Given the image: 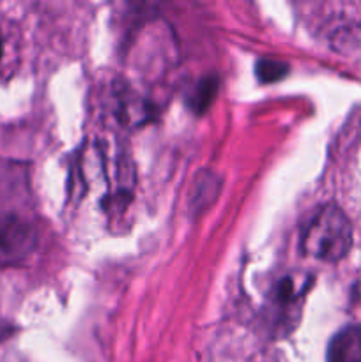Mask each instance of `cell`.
Masks as SVG:
<instances>
[{
	"instance_id": "obj_3",
	"label": "cell",
	"mask_w": 361,
	"mask_h": 362,
	"mask_svg": "<svg viewBox=\"0 0 361 362\" xmlns=\"http://www.w3.org/2000/svg\"><path fill=\"white\" fill-rule=\"evenodd\" d=\"M328 362H361V325H350L333 336Z\"/></svg>"
},
{
	"instance_id": "obj_7",
	"label": "cell",
	"mask_w": 361,
	"mask_h": 362,
	"mask_svg": "<svg viewBox=\"0 0 361 362\" xmlns=\"http://www.w3.org/2000/svg\"><path fill=\"white\" fill-rule=\"evenodd\" d=\"M204 179L205 180H197V187H195V197H193V202H195V207H207L209 205V198L211 200H214L216 197H218V193H207V189L211 191L212 187H219V182L218 180H212V175L211 173H204Z\"/></svg>"
},
{
	"instance_id": "obj_5",
	"label": "cell",
	"mask_w": 361,
	"mask_h": 362,
	"mask_svg": "<svg viewBox=\"0 0 361 362\" xmlns=\"http://www.w3.org/2000/svg\"><path fill=\"white\" fill-rule=\"evenodd\" d=\"M218 83L219 81L216 78H204L195 85L193 92L190 94V106L193 112L202 113L207 110V106L211 105L216 92H218Z\"/></svg>"
},
{
	"instance_id": "obj_2",
	"label": "cell",
	"mask_w": 361,
	"mask_h": 362,
	"mask_svg": "<svg viewBox=\"0 0 361 362\" xmlns=\"http://www.w3.org/2000/svg\"><path fill=\"white\" fill-rule=\"evenodd\" d=\"M38 233L25 219L14 214L0 218V267H14L27 260L35 250Z\"/></svg>"
},
{
	"instance_id": "obj_1",
	"label": "cell",
	"mask_w": 361,
	"mask_h": 362,
	"mask_svg": "<svg viewBox=\"0 0 361 362\" xmlns=\"http://www.w3.org/2000/svg\"><path fill=\"white\" fill-rule=\"evenodd\" d=\"M353 247V225L345 212L328 204L319 209L304 225L299 250L304 257L322 262H340Z\"/></svg>"
},
{
	"instance_id": "obj_4",
	"label": "cell",
	"mask_w": 361,
	"mask_h": 362,
	"mask_svg": "<svg viewBox=\"0 0 361 362\" xmlns=\"http://www.w3.org/2000/svg\"><path fill=\"white\" fill-rule=\"evenodd\" d=\"M310 278H301V274H289L280 279L271 292V303L276 310H294L306 293Z\"/></svg>"
},
{
	"instance_id": "obj_8",
	"label": "cell",
	"mask_w": 361,
	"mask_h": 362,
	"mask_svg": "<svg viewBox=\"0 0 361 362\" xmlns=\"http://www.w3.org/2000/svg\"><path fill=\"white\" fill-rule=\"evenodd\" d=\"M2 55H4V39L2 35H0V59H2Z\"/></svg>"
},
{
	"instance_id": "obj_6",
	"label": "cell",
	"mask_w": 361,
	"mask_h": 362,
	"mask_svg": "<svg viewBox=\"0 0 361 362\" xmlns=\"http://www.w3.org/2000/svg\"><path fill=\"white\" fill-rule=\"evenodd\" d=\"M255 73L262 83H275V81L283 80L289 74V64L278 59H265L257 60L255 64Z\"/></svg>"
}]
</instances>
